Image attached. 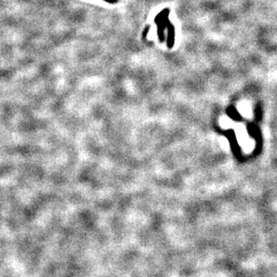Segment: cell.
Returning a JSON list of instances; mask_svg holds the SVG:
<instances>
[{
  "instance_id": "1",
  "label": "cell",
  "mask_w": 277,
  "mask_h": 277,
  "mask_svg": "<svg viewBox=\"0 0 277 277\" xmlns=\"http://www.w3.org/2000/svg\"><path fill=\"white\" fill-rule=\"evenodd\" d=\"M103 1L107 2L109 4H116V3H118L119 0H103Z\"/></svg>"
},
{
  "instance_id": "2",
  "label": "cell",
  "mask_w": 277,
  "mask_h": 277,
  "mask_svg": "<svg viewBox=\"0 0 277 277\" xmlns=\"http://www.w3.org/2000/svg\"><path fill=\"white\" fill-rule=\"evenodd\" d=\"M148 31H149V26H147V28L145 29V31L143 32V38H144V37L146 36V34H147Z\"/></svg>"
}]
</instances>
